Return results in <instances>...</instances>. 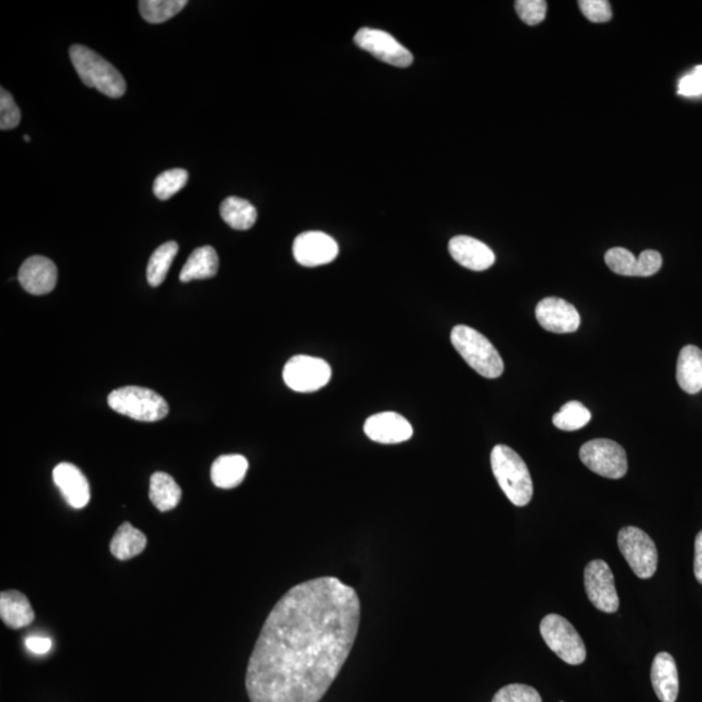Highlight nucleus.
Listing matches in <instances>:
<instances>
[{
    "label": "nucleus",
    "instance_id": "nucleus-18",
    "mask_svg": "<svg viewBox=\"0 0 702 702\" xmlns=\"http://www.w3.org/2000/svg\"><path fill=\"white\" fill-rule=\"evenodd\" d=\"M653 689L662 702H675L679 693L678 667L671 654L658 653L650 671Z\"/></svg>",
    "mask_w": 702,
    "mask_h": 702
},
{
    "label": "nucleus",
    "instance_id": "nucleus-39",
    "mask_svg": "<svg viewBox=\"0 0 702 702\" xmlns=\"http://www.w3.org/2000/svg\"><path fill=\"white\" fill-rule=\"evenodd\" d=\"M24 140H25V142H30V137H29V136H26V134H25Z\"/></svg>",
    "mask_w": 702,
    "mask_h": 702
},
{
    "label": "nucleus",
    "instance_id": "nucleus-1",
    "mask_svg": "<svg viewBox=\"0 0 702 702\" xmlns=\"http://www.w3.org/2000/svg\"><path fill=\"white\" fill-rule=\"evenodd\" d=\"M361 601L335 576L289 589L268 614L246 670L251 702H320L350 656Z\"/></svg>",
    "mask_w": 702,
    "mask_h": 702
},
{
    "label": "nucleus",
    "instance_id": "nucleus-29",
    "mask_svg": "<svg viewBox=\"0 0 702 702\" xmlns=\"http://www.w3.org/2000/svg\"><path fill=\"white\" fill-rule=\"evenodd\" d=\"M189 173L185 169L175 168L169 171L160 173L154 181V194L160 201H167L173 195L185 188L188 182Z\"/></svg>",
    "mask_w": 702,
    "mask_h": 702
},
{
    "label": "nucleus",
    "instance_id": "nucleus-33",
    "mask_svg": "<svg viewBox=\"0 0 702 702\" xmlns=\"http://www.w3.org/2000/svg\"><path fill=\"white\" fill-rule=\"evenodd\" d=\"M21 112L6 89L0 90V129L11 130L20 124Z\"/></svg>",
    "mask_w": 702,
    "mask_h": 702
},
{
    "label": "nucleus",
    "instance_id": "nucleus-30",
    "mask_svg": "<svg viewBox=\"0 0 702 702\" xmlns=\"http://www.w3.org/2000/svg\"><path fill=\"white\" fill-rule=\"evenodd\" d=\"M605 262L614 273L621 276H639V260L624 247L606 251Z\"/></svg>",
    "mask_w": 702,
    "mask_h": 702
},
{
    "label": "nucleus",
    "instance_id": "nucleus-32",
    "mask_svg": "<svg viewBox=\"0 0 702 702\" xmlns=\"http://www.w3.org/2000/svg\"><path fill=\"white\" fill-rule=\"evenodd\" d=\"M548 3L545 0H518L515 2V10L523 23L530 26L539 25L544 21Z\"/></svg>",
    "mask_w": 702,
    "mask_h": 702
},
{
    "label": "nucleus",
    "instance_id": "nucleus-37",
    "mask_svg": "<svg viewBox=\"0 0 702 702\" xmlns=\"http://www.w3.org/2000/svg\"><path fill=\"white\" fill-rule=\"evenodd\" d=\"M26 648L36 654H45L51 649L49 637L30 636L25 640Z\"/></svg>",
    "mask_w": 702,
    "mask_h": 702
},
{
    "label": "nucleus",
    "instance_id": "nucleus-17",
    "mask_svg": "<svg viewBox=\"0 0 702 702\" xmlns=\"http://www.w3.org/2000/svg\"><path fill=\"white\" fill-rule=\"evenodd\" d=\"M449 253L455 262L472 271H485L496 262L491 247L474 237L457 236L449 242Z\"/></svg>",
    "mask_w": 702,
    "mask_h": 702
},
{
    "label": "nucleus",
    "instance_id": "nucleus-38",
    "mask_svg": "<svg viewBox=\"0 0 702 702\" xmlns=\"http://www.w3.org/2000/svg\"><path fill=\"white\" fill-rule=\"evenodd\" d=\"M693 570L697 582L702 584V531L696 536L695 540V562H693Z\"/></svg>",
    "mask_w": 702,
    "mask_h": 702
},
{
    "label": "nucleus",
    "instance_id": "nucleus-4",
    "mask_svg": "<svg viewBox=\"0 0 702 702\" xmlns=\"http://www.w3.org/2000/svg\"><path fill=\"white\" fill-rule=\"evenodd\" d=\"M450 340L468 366L487 379H497L504 372V362L491 341L474 328L457 325Z\"/></svg>",
    "mask_w": 702,
    "mask_h": 702
},
{
    "label": "nucleus",
    "instance_id": "nucleus-22",
    "mask_svg": "<svg viewBox=\"0 0 702 702\" xmlns=\"http://www.w3.org/2000/svg\"><path fill=\"white\" fill-rule=\"evenodd\" d=\"M219 270V257L214 247L202 246L195 249L185 266L182 267L180 280L190 283L193 280H205L214 277Z\"/></svg>",
    "mask_w": 702,
    "mask_h": 702
},
{
    "label": "nucleus",
    "instance_id": "nucleus-10",
    "mask_svg": "<svg viewBox=\"0 0 702 702\" xmlns=\"http://www.w3.org/2000/svg\"><path fill=\"white\" fill-rule=\"evenodd\" d=\"M584 587L595 608L608 614L617 613L619 597L608 563L602 559L589 562L584 571Z\"/></svg>",
    "mask_w": 702,
    "mask_h": 702
},
{
    "label": "nucleus",
    "instance_id": "nucleus-21",
    "mask_svg": "<svg viewBox=\"0 0 702 702\" xmlns=\"http://www.w3.org/2000/svg\"><path fill=\"white\" fill-rule=\"evenodd\" d=\"M249 462L240 454L221 455L211 467V480L216 487L232 489L244 481Z\"/></svg>",
    "mask_w": 702,
    "mask_h": 702
},
{
    "label": "nucleus",
    "instance_id": "nucleus-2",
    "mask_svg": "<svg viewBox=\"0 0 702 702\" xmlns=\"http://www.w3.org/2000/svg\"><path fill=\"white\" fill-rule=\"evenodd\" d=\"M494 478L502 491L515 506L530 504L533 496V484L526 462L506 445L494 446L491 454Z\"/></svg>",
    "mask_w": 702,
    "mask_h": 702
},
{
    "label": "nucleus",
    "instance_id": "nucleus-5",
    "mask_svg": "<svg viewBox=\"0 0 702 702\" xmlns=\"http://www.w3.org/2000/svg\"><path fill=\"white\" fill-rule=\"evenodd\" d=\"M108 405L117 414L138 422H158L168 415V403L154 390L142 387H124L108 396Z\"/></svg>",
    "mask_w": 702,
    "mask_h": 702
},
{
    "label": "nucleus",
    "instance_id": "nucleus-23",
    "mask_svg": "<svg viewBox=\"0 0 702 702\" xmlns=\"http://www.w3.org/2000/svg\"><path fill=\"white\" fill-rule=\"evenodd\" d=\"M146 545L145 533L137 530L129 522H125L117 528L114 537H112L110 550L115 558L120 559V561H127V559L141 554L145 550Z\"/></svg>",
    "mask_w": 702,
    "mask_h": 702
},
{
    "label": "nucleus",
    "instance_id": "nucleus-9",
    "mask_svg": "<svg viewBox=\"0 0 702 702\" xmlns=\"http://www.w3.org/2000/svg\"><path fill=\"white\" fill-rule=\"evenodd\" d=\"M283 377L285 384L294 392L311 393L329 383L332 370L324 359L296 355L285 364Z\"/></svg>",
    "mask_w": 702,
    "mask_h": 702
},
{
    "label": "nucleus",
    "instance_id": "nucleus-19",
    "mask_svg": "<svg viewBox=\"0 0 702 702\" xmlns=\"http://www.w3.org/2000/svg\"><path fill=\"white\" fill-rule=\"evenodd\" d=\"M676 380L679 387L688 394L702 390V351L697 346L687 345L680 350Z\"/></svg>",
    "mask_w": 702,
    "mask_h": 702
},
{
    "label": "nucleus",
    "instance_id": "nucleus-13",
    "mask_svg": "<svg viewBox=\"0 0 702 702\" xmlns=\"http://www.w3.org/2000/svg\"><path fill=\"white\" fill-rule=\"evenodd\" d=\"M536 319L545 331L553 333L576 332L582 323L578 310L565 299L557 297L544 298L539 302Z\"/></svg>",
    "mask_w": 702,
    "mask_h": 702
},
{
    "label": "nucleus",
    "instance_id": "nucleus-26",
    "mask_svg": "<svg viewBox=\"0 0 702 702\" xmlns=\"http://www.w3.org/2000/svg\"><path fill=\"white\" fill-rule=\"evenodd\" d=\"M177 253H179V245L175 241L166 242L154 251L147 264V281L151 286L156 288L163 284Z\"/></svg>",
    "mask_w": 702,
    "mask_h": 702
},
{
    "label": "nucleus",
    "instance_id": "nucleus-36",
    "mask_svg": "<svg viewBox=\"0 0 702 702\" xmlns=\"http://www.w3.org/2000/svg\"><path fill=\"white\" fill-rule=\"evenodd\" d=\"M639 260V276L649 277L656 275L662 267L661 254L656 250H645L640 254Z\"/></svg>",
    "mask_w": 702,
    "mask_h": 702
},
{
    "label": "nucleus",
    "instance_id": "nucleus-8",
    "mask_svg": "<svg viewBox=\"0 0 702 702\" xmlns=\"http://www.w3.org/2000/svg\"><path fill=\"white\" fill-rule=\"evenodd\" d=\"M579 457L589 470L608 479H621L627 474V455L618 442L596 439L585 442Z\"/></svg>",
    "mask_w": 702,
    "mask_h": 702
},
{
    "label": "nucleus",
    "instance_id": "nucleus-24",
    "mask_svg": "<svg viewBox=\"0 0 702 702\" xmlns=\"http://www.w3.org/2000/svg\"><path fill=\"white\" fill-rule=\"evenodd\" d=\"M182 491L176 480L166 472H155L150 479V500L162 513L175 509L180 504Z\"/></svg>",
    "mask_w": 702,
    "mask_h": 702
},
{
    "label": "nucleus",
    "instance_id": "nucleus-6",
    "mask_svg": "<svg viewBox=\"0 0 702 702\" xmlns=\"http://www.w3.org/2000/svg\"><path fill=\"white\" fill-rule=\"evenodd\" d=\"M541 636L563 662L580 665L587 658V649L582 637L566 618L558 614H549L540 623Z\"/></svg>",
    "mask_w": 702,
    "mask_h": 702
},
{
    "label": "nucleus",
    "instance_id": "nucleus-11",
    "mask_svg": "<svg viewBox=\"0 0 702 702\" xmlns=\"http://www.w3.org/2000/svg\"><path fill=\"white\" fill-rule=\"evenodd\" d=\"M354 42L362 50L370 52L381 62L394 65L398 68H406L413 64L414 56L405 46H402L396 38L390 36L384 30L362 28L355 34Z\"/></svg>",
    "mask_w": 702,
    "mask_h": 702
},
{
    "label": "nucleus",
    "instance_id": "nucleus-20",
    "mask_svg": "<svg viewBox=\"0 0 702 702\" xmlns=\"http://www.w3.org/2000/svg\"><path fill=\"white\" fill-rule=\"evenodd\" d=\"M0 618L7 627L20 630L32 624L36 614L23 593L6 591L0 593Z\"/></svg>",
    "mask_w": 702,
    "mask_h": 702
},
{
    "label": "nucleus",
    "instance_id": "nucleus-14",
    "mask_svg": "<svg viewBox=\"0 0 702 702\" xmlns=\"http://www.w3.org/2000/svg\"><path fill=\"white\" fill-rule=\"evenodd\" d=\"M17 279L26 292L43 296L52 292L58 283V268L51 259L34 255L25 260Z\"/></svg>",
    "mask_w": 702,
    "mask_h": 702
},
{
    "label": "nucleus",
    "instance_id": "nucleus-27",
    "mask_svg": "<svg viewBox=\"0 0 702 702\" xmlns=\"http://www.w3.org/2000/svg\"><path fill=\"white\" fill-rule=\"evenodd\" d=\"M186 4V0H142L138 6L147 23L162 24L184 10Z\"/></svg>",
    "mask_w": 702,
    "mask_h": 702
},
{
    "label": "nucleus",
    "instance_id": "nucleus-31",
    "mask_svg": "<svg viewBox=\"0 0 702 702\" xmlns=\"http://www.w3.org/2000/svg\"><path fill=\"white\" fill-rule=\"evenodd\" d=\"M492 702H543L540 693L526 684H509L494 695Z\"/></svg>",
    "mask_w": 702,
    "mask_h": 702
},
{
    "label": "nucleus",
    "instance_id": "nucleus-15",
    "mask_svg": "<svg viewBox=\"0 0 702 702\" xmlns=\"http://www.w3.org/2000/svg\"><path fill=\"white\" fill-rule=\"evenodd\" d=\"M364 433L379 444H400L413 437L414 429L402 415L387 411L370 416L364 423Z\"/></svg>",
    "mask_w": 702,
    "mask_h": 702
},
{
    "label": "nucleus",
    "instance_id": "nucleus-35",
    "mask_svg": "<svg viewBox=\"0 0 702 702\" xmlns=\"http://www.w3.org/2000/svg\"><path fill=\"white\" fill-rule=\"evenodd\" d=\"M678 94L682 97H700L702 95V65H697L692 69V72L680 78Z\"/></svg>",
    "mask_w": 702,
    "mask_h": 702
},
{
    "label": "nucleus",
    "instance_id": "nucleus-3",
    "mask_svg": "<svg viewBox=\"0 0 702 702\" xmlns=\"http://www.w3.org/2000/svg\"><path fill=\"white\" fill-rule=\"evenodd\" d=\"M69 56L78 76L88 88L97 89L110 98L123 97L127 91L124 77L101 55L90 50L89 47L73 45L69 50Z\"/></svg>",
    "mask_w": 702,
    "mask_h": 702
},
{
    "label": "nucleus",
    "instance_id": "nucleus-28",
    "mask_svg": "<svg viewBox=\"0 0 702 702\" xmlns=\"http://www.w3.org/2000/svg\"><path fill=\"white\" fill-rule=\"evenodd\" d=\"M591 411L582 402H567L556 415L553 416V424L561 431H578L591 422Z\"/></svg>",
    "mask_w": 702,
    "mask_h": 702
},
{
    "label": "nucleus",
    "instance_id": "nucleus-16",
    "mask_svg": "<svg viewBox=\"0 0 702 702\" xmlns=\"http://www.w3.org/2000/svg\"><path fill=\"white\" fill-rule=\"evenodd\" d=\"M56 487L73 509H84L90 502V485L80 468L72 463H59L52 472Z\"/></svg>",
    "mask_w": 702,
    "mask_h": 702
},
{
    "label": "nucleus",
    "instance_id": "nucleus-34",
    "mask_svg": "<svg viewBox=\"0 0 702 702\" xmlns=\"http://www.w3.org/2000/svg\"><path fill=\"white\" fill-rule=\"evenodd\" d=\"M580 11L592 23H608L613 17L608 0H582L579 2Z\"/></svg>",
    "mask_w": 702,
    "mask_h": 702
},
{
    "label": "nucleus",
    "instance_id": "nucleus-7",
    "mask_svg": "<svg viewBox=\"0 0 702 702\" xmlns=\"http://www.w3.org/2000/svg\"><path fill=\"white\" fill-rule=\"evenodd\" d=\"M619 550L637 578H652L657 571L656 544L648 533L637 527H624L618 533Z\"/></svg>",
    "mask_w": 702,
    "mask_h": 702
},
{
    "label": "nucleus",
    "instance_id": "nucleus-12",
    "mask_svg": "<svg viewBox=\"0 0 702 702\" xmlns=\"http://www.w3.org/2000/svg\"><path fill=\"white\" fill-rule=\"evenodd\" d=\"M293 255L303 267L323 266L337 258L338 245L323 232H305L294 240Z\"/></svg>",
    "mask_w": 702,
    "mask_h": 702
},
{
    "label": "nucleus",
    "instance_id": "nucleus-25",
    "mask_svg": "<svg viewBox=\"0 0 702 702\" xmlns=\"http://www.w3.org/2000/svg\"><path fill=\"white\" fill-rule=\"evenodd\" d=\"M221 219L237 231H247L258 219L257 208L246 199L228 197L220 206Z\"/></svg>",
    "mask_w": 702,
    "mask_h": 702
}]
</instances>
